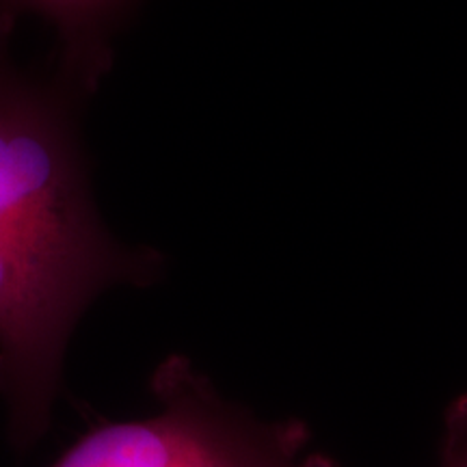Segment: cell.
<instances>
[{
  "label": "cell",
  "mask_w": 467,
  "mask_h": 467,
  "mask_svg": "<svg viewBox=\"0 0 467 467\" xmlns=\"http://www.w3.org/2000/svg\"><path fill=\"white\" fill-rule=\"evenodd\" d=\"M14 28L0 17V399L28 451L50 426L78 320L113 285L154 284L165 258L102 223L76 132L83 98L22 74Z\"/></svg>",
  "instance_id": "obj_1"
},
{
  "label": "cell",
  "mask_w": 467,
  "mask_h": 467,
  "mask_svg": "<svg viewBox=\"0 0 467 467\" xmlns=\"http://www.w3.org/2000/svg\"><path fill=\"white\" fill-rule=\"evenodd\" d=\"M154 413L80 437L48 467H340L303 420H262L227 400L186 355L150 379Z\"/></svg>",
  "instance_id": "obj_2"
},
{
  "label": "cell",
  "mask_w": 467,
  "mask_h": 467,
  "mask_svg": "<svg viewBox=\"0 0 467 467\" xmlns=\"http://www.w3.org/2000/svg\"><path fill=\"white\" fill-rule=\"evenodd\" d=\"M132 0H0V17L17 25L22 16L48 20L58 39L57 80L87 98L113 63L110 35Z\"/></svg>",
  "instance_id": "obj_3"
},
{
  "label": "cell",
  "mask_w": 467,
  "mask_h": 467,
  "mask_svg": "<svg viewBox=\"0 0 467 467\" xmlns=\"http://www.w3.org/2000/svg\"><path fill=\"white\" fill-rule=\"evenodd\" d=\"M440 467H467V402L461 396L446 411Z\"/></svg>",
  "instance_id": "obj_4"
}]
</instances>
